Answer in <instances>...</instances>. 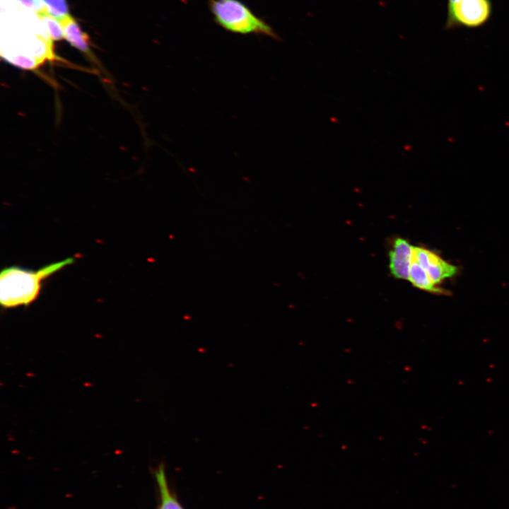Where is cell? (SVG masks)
Here are the masks:
<instances>
[{
    "label": "cell",
    "mask_w": 509,
    "mask_h": 509,
    "mask_svg": "<svg viewBox=\"0 0 509 509\" xmlns=\"http://www.w3.org/2000/svg\"><path fill=\"white\" fill-rule=\"evenodd\" d=\"M73 258L50 264L37 271H30L19 267H9L0 275V302L4 308L28 305L37 297L41 281L71 264Z\"/></svg>",
    "instance_id": "cell-1"
},
{
    "label": "cell",
    "mask_w": 509,
    "mask_h": 509,
    "mask_svg": "<svg viewBox=\"0 0 509 509\" xmlns=\"http://www.w3.org/2000/svg\"><path fill=\"white\" fill-rule=\"evenodd\" d=\"M208 6L215 23L227 32L279 40L273 28L240 0H208Z\"/></svg>",
    "instance_id": "cell-2"
},
{
    "label": "cell",
    "mask_w": 509,
    "mask_h": 509,
    "mask_svg": "<svg viewBox=\"0 0 509 509\" xmlns=\"http://www.w3.org/2000/svg\"><path fill=\"white\" fill-rule=\"evenodd\" d=\"M491 14L490 0H457L447 6V27H479L488 20Z\"/></svg>",
    "instance_id": "cell-3"
},
{
    "label": "cell",
    "mask_w": 509,
    "mask_h": 509,
    "mask_svg": "<svg viewBox=\"0 0 509 509\" xmlns=\"http://www.w3.org/2000/svg\"><path fill=\"white\" fill-rule=\"evenodd\" d=\"M412 259L426 271L435 284L440 283L446 278L452 277L457 271V267L425 248L414 247Z\"/></svg>",
    "instance_id": "cell-4"
},
{
    "label": "cell",
    "mask_w": 509,
    "mask_h": 509,
    "mask_svg": "<svg viewBox=\"0 0 509 509\" xmlns=\"http://www.w3.org/2000/svg\"><path fill=\"white\" fill-rule=\"evenodd\" d=\"M413 247L405 239L399 238L390 251V269L397 279H408L413 257Z\"/></svg>",
    "instance_id": "cell-5"
},
{
    "label": "cell",
    "mask_w": 509,
    "mask_h": 509,
    "mask_svg": "<svg viewBox=\"0 0 509 509\" xmlns=\"http://www.w3.org/2000/svg\"><path fill=\"white\" fill-rule=\"evenodd\" d=\"M153 476L158 494L156 509H185L169 485L164 464H160L154 469Z\"/></svg>",
    "instance_id": "cell-6"
},
{
    "label": "cell",
    "mask_w": 509,
    "mask_h": 509,
    "mask_svg": "<svg viewBox=\"0 0 509 509\" xmlns=\"http://www.w3.org/2000/svg\"><path fill=\"white\" fill-rule=\"evenodd\" d=\"M65 38L72 46L84 53H89L88 37L69 14L59 21Z\"/></svg>",
    "instance_id": "cell-7"
},
{
    "label": "cell",
    "mask_w": 509,
    "mask_h": 509,
    "mask_svg": "<svg viewBox=\"0 0 509 509\" xmlns=\"http://www.w3.org/2000/svg\"><path fill=\"white\" fill-rule=\"evenodd\" d=\"M408 280L414 286L428 292L441 294L447 293L445 290L436 287L426 271L413 259Z\"/></svg>",
    "instance_id": "cell-8"
},
{
    "label": "cell",
    "mask_w": 509,
    "mask_h": 509,
    "mask_svg": "<svg viewBox=\"0 0 509 509\" xmlns=\"http://www.w3.org/2000/svg\"><path fill=\"white\" fill-rule=\"evenodd\" d=\"M41 24L45 28V33L52 40H59L64 38V32L60 21L48 14L47 12H42L37 14Z\"/></svg>",
    "instance_id": "cell-9"
},
{
    "label": "cell",
    "mask_w": 509,
    "mask_h": 509,
    "mask_svg": "<svg viewBox=\"0 0 509 509\" xmlns=\"http://www.w3.org/2000/svg\"><path fill=\"white\" fill-rule=\"evenodd\" d=\"M46 12L59 21L69 15V8L66 0H40Z\"/></svg>",
    "instance_id": "cell-10"
},
{
    "label": "cell",
    "mask_w": 509,
    "mask_h": 509,
    "mask_svg": "<svg viewBox=\"0 0 509 509\" xmlns=\"http://www.w3.org/2000/svg\"><path fill=\"white\" fill-rule=\"evenodd\" d=\"M23 6L33 10L36 14L46 12L45 8L40 0H17Z\"/></svg>",
    "instance_id": "cell-11"
},
{
    "label": "cell",
    "mask_w": 509,
    "mask_h": 509,
    "mask_svg": "<svg viewBox=\"0 0 509 509\" xmlns=\"http://www.w3.org/2000/svg\"><path fill=\"white\" fill-rule=\"evenodd\" d=\"M457 1V0H448V6L452 4L453 3H455Z\"/></svg>",
    "instance_id": "cell-12"
}]
</instances>
